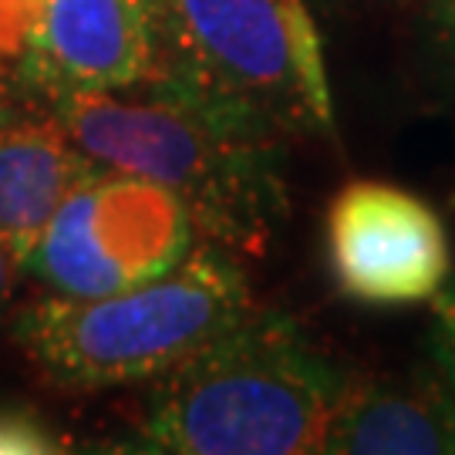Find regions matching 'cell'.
Segmentation results:
<instances>
[{"instance_id": "7a4b0ae2", "label": "cell", "mask_w": 455, "mask_h": 455, "mask_svg": "<svg viewBox=\"0 0 455 455\" xmlns=\"http://www.w3.org/2000/svg\"><path fill=\"white\" fill-rule=\"evenodd\" d=\"M347 374L287 314L253 307L176 371L156 378L139 449L180 455H304Z\"/></svg>"}, {"instance_id": "277c9868", "label": "cell", "mask_w": 455, "mask_h": 455, "mask_svg": "<svg viewBox=\"0 0 455 455\" xmlns=\"http://www.w3.org/2000/svg\"><path fill=\"white\" fill-rule=\"evenodd\" d=\"M156 78L280 142L334 118L307 0H165Z\"/></svg>"}, {"instance_id": "4fadbf2b", "label": "cell", "mask_w": 455, "mask_h": 455, "mask_svg": "<svg viewBox=\"0 0 455 455\" xmlns=\"http://www.w3.org/2000/svg\"><path fill=\"white\" fill-rule=\"evenodd\" d=\"M14 118H17V101L11 95V84L4 82V75H0V125H7Z\"/></svg>"}, {"instance_id": "7c38bea8", "label": "cell", "mask_w": 455, "mask_h": 455, "mask_svg": "<svg viewBox=\"0 0 455 455\" xmlns=\"http://www.w3.org/2000/svg\"><path fill=\"white\" fill-rule=\"evenodd\" d=\"M28 274V263L17 257L11 246L0 240V324L7 321L11 304H14L17 291H20V280Z\"/></svg>"}, {"instance_id": "9c48e42d", "label": "cell", "mask_w": 455, "mask_h": 455, "mask_svg": "<svg viewBox=\"0 0 455 455\" xmlns=\"http://www.w3.org/2000/svg\"><path fill=\"white\" fill-rule=\"evenodd\" d=\"M108 172L54 118L0 125V240L28 263L58 206L82 182Z\"/></svg>"}, {"instance_id": "5b68a950", "label": "cell", "mask_w": 455, "mask_h": 455, "mask_svg": "<svg viewBox=\"0 0 455 455\" xmlns=\"http://www.w3.org/2000/svg\"><path fill=\"white\" fill-rule=\"evenodd\" d=\"M193 220L159 182L101 172L51 216L28 257L58 297H108L169 274L193 250Z\"/></svg>"}, {"instance_id": "ba28073f", "label": "cell", "mask_w": 455, "mask_h": 455, "mask_svg": "<svg viewBox=\"0 0 455 455\" xmlns=\"http://www.w3.org/2000/svg\"><path fill=\"white\" fill-rule=\"evenodd\" d=\"M321 452L455 455V402L428 364L415 374L347 378L327 415Z\"/></svg>"}, {"instance_id": "30bf717a", "label": "cell", "mask_w": 455, "mask_h": 455, "mask_svg": "<svg viewBox=\"0 0 455 455\" xmlns=\"http://www.w3.org/2000/svg\"><path fill=\"white\" fill-rule=\"evenodd\" d=\"M68 439L31 405L0 402V455H54Z\"/></svg>"}, {"instance_id": "3957f363", "label": "cell", "mask_w": 455, "mask_h": 455, "mask_svg": "<svg viewBox=\"0 0 455 455\" xmlns=\"http://www.w3.org/2000/svg\"><path fill=\"white\" fill-rule=\"evenodd\" d=\"M253 307L240 263L210 243L132 291L48 293L14 317V341L51 385L105 391L176 371Z\"/></svg>"}, {"instance_id": "8992f818", "label": "cell", "mask_w": 455, "mask_h": 455, "mask_svg": "<svg viewBox=\"0 0 455 455\" xmlns=\"http://www.w3.org/2000/svg\"><path fill=\"white\" fill-rule=\"evenodd\" d=\"M324 233L334 283L358 304H422L452 276V246L442 216L402 186L347 182L327 206Z\"/></svg>"}, {"instance_id": "8fae6325", "label": "cell", "mask_w": 455, "mask_h": 455, "mask_svg": "<svg viewBox=\"0 0 455 455\" xmlns=\"http://www.w3.org/2000/svg\"><path fill=\"white\" fill-rule=\"evenodd\" d=\"M428 368L455 402V276L432 297V331H428Z\"/></svg>"}, {"instance_id": "6da1fadb", "label": "cell", "mask_w": 455, "mask_h": 455, "mask_svg": "<svg viewBox=\"0 0 455 455\" xmlns=\"http://www.w3.org/2000/svg\"><path fill=\"white\" fill-rule=\"evenodd\" d=\"M48 108L88 159L165 186L216 246L260 250L287 210L280 139L169 82L61 98Z\"/></svg>"}, {"instance_id": "52a82bcc", "label": "cell", "mask_w": 455, "mask_h": 455, "mask_svg": "<svg viewBox=\"0 0 455 455\" xmlns=\"http://www.w3.org/2000/svg\"><path fill=\"white\" fill-rule=\"evenodd\" d=\"M165 0H41L17 78L41 101L112 95L163 68Z\"/></svg>"}, {"instance_id": "5bb4252c", "label": "cell", "mask_w": 455, "mask_h": 455, "mask_svg": "<svg viewBox=\"0 0 455 455\" xmlns=\"http://www.w3.org/2000/svg\"><path fill=\"white\" fill-rule=\"evenodd\" d=\"M435 4V14H439L442 28H445V34L452 37L455 44V0H432Z\"/></svg>"}]
</instances>
